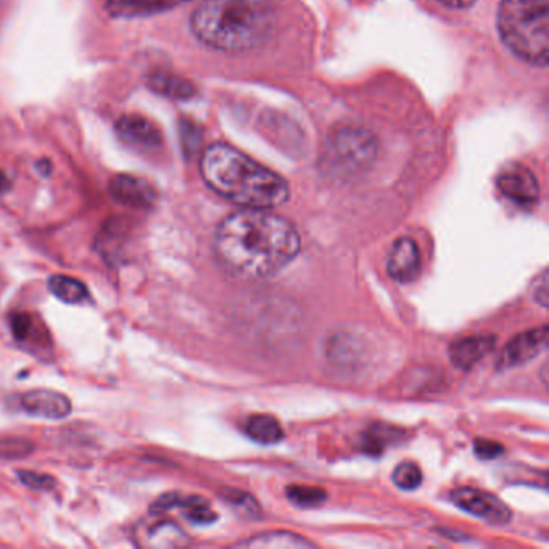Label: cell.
Here are the masks:
<instances>
[{
  "label": "cell",
  "instance_id": "d6986e66",
  "mask_svg": "<svg viewBox=\"0 0 549 549\" xmlns=\"http://www.w3.org/2000/svg\"><path fill=\"white\" fill-rule=\"evenodd\" d=\"M178 508L184 509L187 519L197 525H208L218 519L215 512L211 511L210 506L197 496H190V498L182 496Z\"/></svg>",
  "mask_w": 549,
  "mask_h": 549
},
{
  "label": "cell",
  "instance_id": "ffe728a7",
  "mask_svg": "<svg viewBox=\"0 0 549 549\" xmlns=\"http://www.w3.org/2000/svg\"><path fill=\"white\" fill-rule=\"evenodd\" d=\"M287 496L292 503L302 508H314L327 500V493L318 487H302V485H292L287 488Z\"/></svg>",
  "mask_w": 549,
  "mask_h": 549
},
{
  "label": "cell",
  "instance_id": "603a6c76",
  "mask_svg": "<svg viewBox=\"0 0 549 549\" xmlns=\"http://www.w3.org/2000/svg\"><path fill=\"white\" fill-rule=\"evenodd\" d=\"M10 322H12L13 337H15L18 342H29V340L33 339L36 326H34V319L31 314H13Z\"/></svg>",
  "mask_w": 549,
  "mask_h": 549
},
{
  "label": "cell",
  "instance_id": "5bb4252c",
  "mask_svg": "<svg viewBox=\"0 0 549 549\" xmlns=\"http://www.w3.org/2000/svg\"><path fill=\"white\" fill-rule=\"evenodd\" d=\"M136 538L145 548H181L189 543V537L179 525L166 521L142 525Z\"/></svg>",
  "mask_w": 549,
  "mask_h": 549
},
{
  "label": "cell",
  "instance_id": "5b68a950",
  "mask_svg": "<svg viewBox=\"0 0 549 549\" xmlns=\"http://www.w3.org/2000/svg\"><path fill=\"white\" fill-rule=\"evenodd\" d=\"M451 501L458 508L479 517L488 524L506 525L512 519L511 509L504 501L496 498L492 493L483 492L477 488H458L451 493Z\"/></svg>",
  "mask_w": 549,
  "mask_h": 549
},
{
  "label": "cell",
  "instance_id": "4316f807",
  "mask_svg": "<svg viewBox=\"0 0 549 549\" xmlns=\"http://www.w3.org/2000/svg\"><path fill=\"white\" fill-rule=\"evenodd\" d=\"M440 2L446 7H450V9L466 10L471 9L477 0H440Z\"/></svg>",
  "mask_w": 549,
  "mask_h": 549
},
{
  "label": "cell",
  "instance_id": "ac0fdd59",
  "mask_svg": "<svg viewBox=\"0 0 549 549\" xmlns=\"http://www.w3.org/2000/svg\"><path fill=\"white\" fill-rule=\"evenodd\" d=\"M149 86L158 94L170 95V97H178V99H186L189 95L194 94L190 83L178 76L166 75V73L153 75L149 79Z\"/></svg>",
  "mask_w": 549,
  "mask_h": 549
},
{
  "label": "cell",
  "instance_id": "8fae6325",
  "mask_svg": "<svg viewBox=\"0 0 549 549\" xmlns=\"http://www.w3.org/2000/svg\"><path fill=\"white\" fill-rule=\"evenodd\" d=\"M390 277L393 281L408 284L413 282L421 271V253L416 242L409 237L397 240L390 250L387 261Z\"/></svg>",
  "mask_w": 549,
  "mask_h": 549
},
{
  "label": "cell",
  "instance_id": "44dd1931",
  "mask_svg": "<svg viewBox=\"0 0 549 549\" xmlns=\"http://www.w3.org/2000/svg\"><path fill=\"white\" fill-rule=\"evenodd\" d=\"M393 482L401 490H416L421 487L422 472L414 463H403L393 472Z\"/></svg>",
  "mask_w": 549,
  "mask_h": 549
},
{
  "label": "cell",
  "instance_id": "7402d4cb",
  "mask_svg": "<svg viewBox=\"0 0 549 549\" xmlns=\"http://www.w3.org/2000/svg\"><path fill=\"white\" fill-rule=\"evenodd\" d=\"M34 451V445L23 438H2L0 440V458L20 459L26 458Z\"/></svg>",
  "mask_w": 549,
  "mask_h": 549
},
{
  "label": "cell",
  "instance_id": "277c9868",
  "mask_svg": "<svg viewBox=\"0 0 549 549\" xmlns=\"http://www.w3.org/2000/svg\"><path fill=\"white\" fill-rule=\"evenodd\" d=\"M498 31L512 54L533 67L548 65V0H501Z\"/></svg>",
  "mask_w": 549,
  "mask_h": 549
},
{
  "label": "cell",
  "instance_id": "2e32d148",
  "mask_svg": "<svg viewBox=\"0 0 549 549\" xmlns=\"http://www.w3.org/2000/svg\"><path fill=\"white\" fill-rule=\"evenodd\" d=\"M245 430H247L248 437L253 438L261 445H274L284 438L281 422L269 414H255L250 417Z\"/></svg>",
  "mask_w": 549,
  "mask_h": 549
},
{
  "label": "cell",
  "instance_id": "484cf974",
  "mask_svg": "<svg viewBox=\"0 0 549 549\" xmlns=\"http://www.w3.org/2000/svg\"><path fill=\"white\" fill-rule=\"evenodd\" d=\"M548 271H543L541 276L537 279V289H535V300L540 303L541 306H548Z\"/></svg>",
  "mask_w": 549,
  "mask_h": 549
},
{
  "label": "cell",
  "instance_id": "ba28073f",
  "mask_svg": "<svg viewBox=\"0 0 549 549\" xmlns=\"http://www.w3.org/2000/svg\"><path fill=\"white\" fill-rule=\"evenodd\" d=\"M496 184L501 194L517 205H533L540 197L537 178L533 176L532 171L521 165H514L503 171Z\"/></svg>",
  "mask_w": 549,
  "mask_h": 549
},
{
  "label": "cell",
  "instance_id": "7a4b0ae2",
  "mask_svg": "<svg viewBox=\"0 0 549 549\" xmlns=\"http://www.w3.org/2000/svg\"><path fill=\"white\" fill-rule=\"evenodd\" d=\"M200 173L211 190L240 207L269 210L289 199V184L282 176L231 145H210L200 160Z\"/></svg>",
  "mask_w": 549,
  "mask_h": 549
},
{
  "label": "cell",
  "instance_id": "6da1fadb",
  "mask_svg": "<svg viewBox=\"0 0 549 549\" xmlns=\"http://www.w3.org/2000/svg\"><path fill=\"white\" fill-rule=\"evenodd\" d=\"M215 255L242 279H266L297 258L302 242L294 224L260 208H244L219 224Z\"/></svg>",
  "mask_w": 549,
  "mask_h": 549
},
{
  "label": "cell",
  "instance_id": "3957f363",
  "mask_svg": "<svg viewBox=\"0 0 549 549\" xmlns=\"http://www.w3.org/2000/svg\"><path fill=\"white\" fill-rule=\"evenodd\" d=\"M190 26L213 49L245 52L268 39L274 13L266 0H205L192 15Z\"/></svg>",
  "mask_w": 549,
  "mask_h": 549
},
{
  "label": "cell",
  "instance_id": "83f0119b",
  "mask_svg": "<svg viewBox=\"0 0 549 549\" xmlns=\"http://www.w3.org/2000/svg\"><path fill=\"white\" fill-rule=\"evenodd\" d=\"M10 186H12V184H10V179L7 178V174L0 170V194L7 192V190L10 189Z\"/></svg>",
  "mask_w": 549,
  "mask_h": 549
},
{
  "label": "cell",
  "instance_id": "cb8c5ba5",
  "mask_svg": "<svg viewBox=\"0 0 549 549\" xmlns=\"http://www.w3.org/2000/svg\"><path fill=\"white\" fill-rule=\"evenodd\" d=\"M18 479L25 487L41 490V492H49V490H54L55 487L54 477L47 474H38V472L20 471L18 472Z\"/></svg>",
  "mask_w": 549,
  "mask_h": 549
},
{
  "label": "cell",
  "instance_id": "e0dca14e",
  "mask_svg": "<svg viewBox=\"0 0 549 549\" xmlns=\"http://www.w3.org/2000/svg\"><path fill=\"white\" fill-rule=\"evenodd\" d=\"M250 548H313V543L306 538L290 532H268L242 543Z\"/></svg>",
  "mask_w": 549,
  "mask_h": 549
},
{
  "label": "cell",
  "instance_id": "9a60e30c",
  "mask_svg": "<svg viewBox=\"0 0 549 549\" xmlns=\"http://www.w3.org/2000/svg\"><path fill=\"white\" fill-rule=\"evenodd\" d=\"M50 294L57 297L60 302L68 303V305H81V303L89 302V290H87L84 282L78 281L75 277L62 276L55 274L49 277Z\"/></svg>",
  "mask_w": 549,
  "mask_h": 549
},
{
  "label": "cell",
  "instance_id": "30bf717a",
  "mask_svg": "<svg viewBox=\"0 0 549 549\" xmlns=\"http://www.w3.org/2000/svg\"><path fill=\"white\" fill-rule=\"evenodd\" d=\"M21 406L31 416L49 419V421L65 419L70 416L73 409L70 398L65 397L63 393L46 389L25 393L21 398Z\"/></svg>",
  "mask_w": 549,
  "mask_h": 549
},
{
  "label": "cell",
  "instance_id": "d4e9b609",
  "mask_svg": "<svg viewBox=\"0 0 549 549\" xmlns=\"http://www.w3.org/2000/svg\"><path fill=\"white\" fill-rule=\"evenodd\" d=\"M475 453L483 459H495L503 453V446L492 440H477L475 442Z\"/></svg>",
  "mask_w": 549,
  "mask_h": 549
},
{
  "label": "cell",
  "instance_id": "7c38bea8",
  "mask_svg": "<svg viewBox=\"0 0 549 549\" xmlns=\"http://www.w3.org/2000/svg\"><path fill=\"white\" fill-rule=\"evenodd\" d=\"M495 343V337H490V335H475V337L458 340L450 348L451 363L455 364L458 369L469 371L485 356L492 353Z\"/></svg>",
  "mask_w": 549,
  "mask_h": 549
},
{
  "label": "cell",
  "instance_id": "52a82bcc",
  "mask_svg": "<svg viewBox=\"0 0 549 549\" xmlns=\"http://www.w3.org/2000/svg\"><path fill=\"white\" fill-rule=\"evenodd\" d=\"M110 194L116 202L134 210H149L157 202V190L145 179L118 174L110 181Z\"/></svg>",
  "mask_w": 549,
  "mask_h": 549
},
{
  "label": "cell",
  "instance_id": "9c48e42d",
  "mask_svg": "<svg viewBox=\"0 0 549 549\" xmlns=\"http://www.w3.org/2000/svg\"><path fill=\"white\" fill-rule=\"evenodd\" d=\"M116 134L124 144L136 150L157 149L161 145V133L152 121L141 115H123L116 121Z\"/></svg>",
  "mask_w": 549,
  "mask_h": 549
},
{
  "label": "cell",
  "instance_id": "8992f818",
  "mask_svg": "<svg viewBox=\"0 0 549 549\" xmlns=\"http://www.w3.org/2000/svg\"><path fill=\"white\" fill-rule=\"evenodd\" d=\"M548 347V327H538L519 334L506 345L501 353L498 368L511 369L529 363Z\"/></svg>",
  "mask_w": 549,
  "mask_h": 549
},
{
  "label": "cell",
  "instance_id": "4fadbf2b",
  "mask_svg": "<svg viewBox=\"0 0 549 549\" xmlns=\"http://www.w3.org/2000/svg\"><path fill=\"white\" fill-rule=\"evenodd\" d=\"M190 0H107L105 9L115 18H141L176 9Z\"/></svg>",
  "mask_w": 549,
  "mask_h": 549
}]
</instances>
